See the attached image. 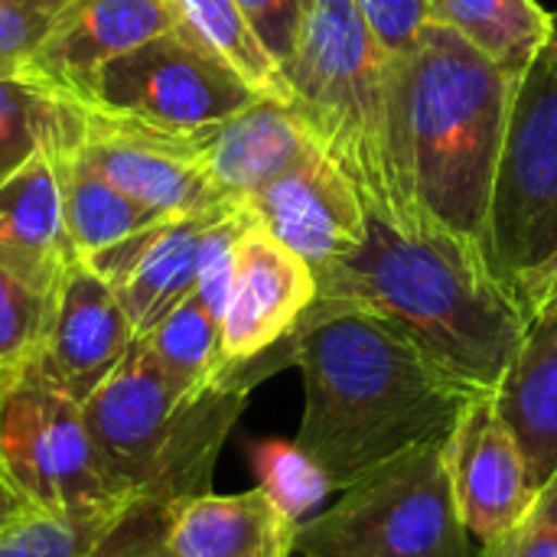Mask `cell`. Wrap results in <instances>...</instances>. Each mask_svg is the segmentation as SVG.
<instances>
[{
  "instance_id": "obj_6",
  "label": "cell",
  "mask_w": 557,
  "mask_h": 557,
  "mask_svg": "<svg viewBox=\"0 0 557 557\" xmlns=\"http://www.w3.org/2000/svg\"><path fill=\"white\" fill-rule=\"evenodd\" d=\"M0 463L39 512L95 516L144 506L101 460L82 405L36 362H26L0 398Z\"/></svg>"
},
{
  "instance_id": "obj_3",
  "label": "cell",
  "mask_w": 557,
  "mask_h": 557,
  "mask_svg": "<svg viewBox=\"0 0 557 557\" xmlns=\"http://www.w3.org/2000/svg\"><path fill=\"white\" fill-rule=\"evenodd\" d=\"M516 85L519 75L437 23L392 62L395 166L408 206L480 248Z\"/></svg>"
},
{
  "instance_id": "obj_15",
  "label": "cell",
  "mask_w": 557,
  "mask_h": 557,
  "mask_svg": "<svg viewBox=\"0 0 557 557\" xmlns=\"http://www.w3.org/2000/svg\"><path fill=\"white\" fill-rule=\"evenodd\" d=\"M176 26L173 0H69L20 72L65 95L104 62Z\"/></svg>"
},
{
  "instance_id": "obj_13",
  "label": "cell",
  "mask_w": 557,
  "mask_h": 557,
  "mask_svg": "<svg viewBox=\"0 0 557 557\" xmlns=\"http://www.w3.org/2000/svg\"><path fill=\"white\" fill-rule=\"evenodd\" d=\"M317 300V274L261 225L245 228L222 317V362L238 366L284 343Z\"/></svg>"
},
{
  "instance_id": "obj_30",
  "label": "cell",
  "mask_w": 557,
  "mask_h": 557,
  "mask_svg": "<svg viewBox=\"0 0 557 557\" xmlns=\"http://www.w3.org/2000/svg\"><path fill=\"white\" fill-rule=\"evenodd\" d=\"M352 3L366 16L369 29L375 33V39L382 42L392 62L405 59L418 46L428 26V0H352Z\"/></svg>"
},
{
  "instance_id": "obj_21",
  "label": "cell",
  "mask_w": 557,
  "mask_h": 557,
  "mask_svg": "<svg viewBox=\"0 0 557 557\" xmlns=\"http://www.w3.org/2000/svg\"><path fill=\"white\" fill-rule=\"evenodd\" d=\"M55 173H59V193H62V219L72 248L78 258H88L95 251H104L157 222L153 209L140 206L117 186H111L104 176H98L91 166H85L69 147L52 150Z\"/></svg>"
},
{
  "instance_id": "obj_27",
  "label": "cell",
  "mask_w": 557,
  "mask_h": 557,
  "mask_svg": "<svg viewBox=\"0 0 557 557\" xmlns=\"http://www.w3.org/2000/svg\"><path fill=\"white\" fill-rule=\"evenodd\" d=\"M49 294L0 268V369H23L42 349Z\"/></svg>"
},
{
  "instance_id": "obj_17",
  "label": "cell",
  "mask_w": 557,
  "mask_h": 557,
  "mask_svg": "<svg viewBox=\"0 0 557 557\" xmlns=\"http://www.w3.org/2000/svg\"><path fill=\"white\" fill-rule=\"evenodd\" d=\"M310 144L313 140L290 104L274 98H258L222 124L196 134V147L212 186L222 199L238 206L294 166Z\"/></svg>"
},
{
  "instance_id": "obj_11",
  "label": "cell",
  "mask_w": 557,
  "mask_h": 557,
  "mask_svg": "<svg viewBox=\"0 0 557 557\" xmlns=\"http://www.w3.org/2000/svg\"><path fill=\"white\" fill-rule=\"evenodd\" d=\"M441 450L454 506L480 545L506 532L539 493L525 454L496 408V392L476 398L460 414Z\"/></svg>"
},
{
  "instance_id": "obj_29",
  "label": "cell",
  "mask_w": 557,
  "mask_h": 557,
  "mask_svg": "<svg viewBox=\"0 0 557 557\" xmlns=\"http://www.w3.org/2000/svg\"><path fill=\"white\" fill-rule=\"evenodd\" d=\"M69 0H0V72H20Z\"/></svg>"
},
{
  "instance_id": "obj_24",
  "label": "cell",
  "mask_w": 557,
  "mask_h": 557,
  "mask_svg": "<svg viewBox=\"0 0 557 557\" xmlns=\"http://www.w3.org/2000/svg\"><path fill=\"white\" fill-rule=\"evenodd\" d=\"M144 525L163 529L166 519L147 506H124L95 516H52L33 509L0 535V557H101L117 539Z\"/></svg>"
},
{
  "instance_id": "obj_36",
  "label": "cell",
  "mask_w": 557,
  "mask_h": 557,
  "mask_svg": "<svg viewBox=\"0 0 557 557\" xmlns=\"http://www.w3.org/2000/svg\"><path fill=\"white\" fill-rule=\"evenodd\" d=\"M555 39H557V13H555Z\"/></svg>"
},
{
  "instance_id": "obj_18",
  "label": "cell",
  "mask_w": 557,
  "mask_h": 557,
  "mask_svg": "<svg viewBox=\"0 0 557 557\" xmlns=\"http://www.w3.org/2000/svg\"><path fill=\"white\" fill-rule=\"evenodd\" d=\"M297 529L264 493L235 496L202 493L180 503L163 525V545L173 557H294Z\"/></svg>"
},
{
  "instance_id": "obj_10",
  "label": "cell",
  "mask_w": 557,
  "mask_h": 557,
  "mask_svg": "<svg viewBox=\"0 0 557 557\" xmlns=\"http://www.w3.org/2000/svg\"><path fill=\"white\" fill-rule=\"evenodd\" d=\"M242 206L255 225L304 258L313 274L352 255L369 228V209L359 189L317 144Z\"/></svg>"
},
{
  "instance_id": "obj_26",
  "label": "cell",
  "mask_w": 557,
  "mask_h": 557,
  "mask_svg": "<svg viewBox=\"0 0 557 557\" xmlns=\"http://www.w3.org/2000/svg\"><path fill=\"white\" fill-rule=\"evenodd\" d=\"M248 457L258 476V490H264L294 522H307L323 512V506L336 493L330 473L297 441H251Z\"/></svg>"
},
{
  "instance_id": "obj_14",
  "label": "cell",
  "mask_w": 557,
  "mask_h": 557,
  "mask_svg": "<svg viewBox=\"0 0 557 557\" xmlns=\"http://www.w3.org/2000/svg\"><path fill=\"white\" fill-rule=\"evenodd\" d=\"M232 209L238 206L163 219L85 258V264L117 294L137 336H147L173 307H180L196 290L206 232Z\"/></svg>"
},
{
  "instance_id": "obj_16",
  "label": "cell",
  "mask_w": 557,
  "mask_h": 557,
  "mask_svg": "<svg viewBox=\"0 0 557 557\" xmlns=\"http://www.w3.org/2000/svg\"><path fill=\"white\" fill-rule=\"evenodd\" d=\"M75 258L78 251L62 219L55 160L52 150H39L0 183V268L52 294Z\"/></svg>"
},
{
  "instance_id": "obj_1",
  "label": "cell",
  "mask_w": 557,
  "mask_h": 557,
  "mask_svg": "<svg viewBox=\"0 0 557 557\" xmlns=\"http://www.w3.org/2000/svg\"><path fill=\"white\" fill-rule=\"evenodd\" d=\"M287 349L304 375L297 444L330 473L336 493L418 447L444 444L460 414L490 395L359 307L313 300Z\"/></svg>"
},
{
  "instance_id": "obj_8",
  "label": "cell",
  "mask_w": 557,
  "mask_h": 557,
  "mask_svg": "<svg viewBox=\"0 0 557 557\" xmlns=\"http://www.w3.org/2000/svg\"><path fill=\"white\" fill-rule=\"evenodd\" d=\"M62 98L104 117L196 137L261 95L176 26L104 62Z\"/></svg>"
},
{
  "instance_id": "obj_2",
  "label": "cell",
  "mask_w": 557,
  "mask_h": 557,
  "mask_svg": "<svg viewBox=\"0 0 557 557\" xmlns=\"http://www.w3.org/2000/svg\"><path fill=\"white\" fill-rule=\"evenodd\" d=\"M317 304L369 310L405 330L450 372L496 392L529 317L480 245L424 222L369 215L362 245L317 274Z\"/></svg>"
},
{
  "instance_id": "obj_22",
  "label": "cell",
  "mask_w": 557,
  "mask_h": 557,
  "mask_svg": "<svg viewBox=\"0 0 557 557\" xmlns=\"http://www.w3.org/2000/svg\"><path fill=\"white\" fill-rule=\"evenodd\" d=\"M78 108L26 72H0V183L39 150L78 140Z\"/></svg>"
},
{
  "instance_id": "obj_33",
  "label": "cell",
  "mask_w": 557,
  "mask_h": 557,
  "mask_svg": "<svg viewBox=\"0 0 557 557\" xmlns=\"http://www.w3.org/2000/svg\"><path fill=\"white\" fill-rule=\"evenodd\" d=\"M101 557H173L163 545V532H153L150 525L127 532L124 539H117Z\"/></svg>"
},
{
  "instance_id": "obj_35",
  "label": "cell",
  "mask_w": 557,
  "mask_h": 557,
  "mask_svg": "<svg viewBox=\"0 0 557 557\" xmlns=\"http://www.w3.org/2000/svg\"><path fill=\"white\" fill-rule=\"evenodd\" d=\"M16 372H20V369H0V398H3V392L10 388V382L16 379Z\"/></svg>"
},
{
  "instance_id": "obj_9",
  "label": "cell",
  "mask_w": 557,
  "mask_h": 557,
  "mask_svg": "<svg viewBox=\"0 0 557 557\" xmlns=\"http://www.w3.org/2000/svg\"><path fill=\"white\" fill-rule=\"evenodd\" d=\"M78 140L69 150L111 186L153 209L157 215L180 219L222 206H238L222 199L212 186L196 137L104 117L85 108H78Z\"/></svg>"
},
{
  "instance_id": "obj_19",
  "label": "cell",
  "mask_w": 557,
  "mask_h": 557,
  "mask_svg": "<svg viewBox=\"0 0 557 557\" xmlns=\"http://www.w3.org/2000/svg\"><path fill=\"white\" fill-rule=\"evenodd\" d=\"M496 408L516 434L535 486L557 473V300L529 330L496 385Z\"/></svg>"
},
{
  "instance_id": "obj_7",
  "label": "cell",
  "mask_w": 557,
  "mask_h": 557,
  "mask_svg": "<svg viewBox=\"0 0 557 557\" xmlns=\"http://www.w3.org/2000/svg\"><path fill=\"white\" fill-rule=\"evenodd\" d=\"M557 248V39L519 75L496 163L483 251L512 287Z\"/></svg>"
},
{
  "instance_id": "obj_32",
  "label": "cell",
  "mask_w": 557,
  "mask_h": 557,
  "mask_svg": "<svg viewBox=\"0 0 557 557\" xmlns=\"http://www.w3.org/2000/svg\"><path fill=\"white\" fill-rule=\"evenodd\" d=\"M516 300L522 304L525 317L532 320L535 313H542L545 307H552L557 300V248L535 268H529L525 274L516 277L512 284Z\"/></svg>"
},
{
  "instance_id": "obj_34",
  "label": "cell",
  "mask_w": 557,
  "mask_h": 557,
  "mask_svg": "<svg viewBox=\"0 0 557 557\" xmlns=\"http://www.w3.org/2000/svg\"><path fill=\"white\" fill-rule=\"evenodd\" d=\"M29 512H33L29 499L20 493V486L10 480V473H7L3 463H0V535H3L10 525H16L20 519H26Z\"/></svg>"
},
{
  "instance_id": "obj_23",
  "label": "cell",
  "mask_w": 557,
  "mask_h": 557,
  "mask_svg": "<svg viewBox=\"0 0 557 557\" xmlns=\"http://www.w3.org/2000/svg\"><path fill=\"white\" fill-rule=\"evenodd\" d=\"M180 26L219 55L251 91L290 104V88L281 62L268 52L251 20L235 0H173Z\"/></svg>"
},
{
  "instance_id": "obj_5",
  "label": "cell",
  "mask_w": 557,
  "mask_h": 557,
  "mask_svg": "<svg viewBox=\"0 0 557 557\" xmlns=\"http://www.w3.org/2000/svg\"><path fill=\"white\" fill-rule=\"evenodd\" d=\"M444 444L418 447L300 522L294 557H480L444 463Z\"/></svg>"
},
{
  "instance_id": "obj_25",
  "label": "cell",
  "mask_w": 557,
  "mask_h": 557,
  "mask_svg": "<svg viewBox=\"0 0 557 557\" xmlns=\"http://www.w3.org/2000/svg\"><path fill=\"white\" fill-rule=\"evenodd\" d=\"M144 339L170 375V382L186 395L209 385L225 369L222 320L196 294L173 307Z\"/></svg>"
},
{
  "instance_id": "obj_20",
  "label": "cell",
  "mask_w": 557,
  "mask_h": 557,
  "mask_svg": "<svg viewBox=\"0 0 557 557\" xmlns=\"http://www.w3.org/2000/svg\"><path fill=\"white\" fill-rule=\"evenodd\" d=\"M428 23L447 26L512 75L555 39V13L539 0H428Z\"/></svg>"
},
{
  "instance_id": "obj_28",
  "label": "cell",
  "mask_w": 557,
  "mask_h": 557,
  "mask_svg": "<svg viewBox=\"0 0 557 557\" xmlns=\"http://www.w3.org/2000/svg\"><path fill=\"white\" fill-rule=\"evenodd\" d=\"M480 557H557V473L506 532L483 542Z\"/></svg>"
},
{
  "instance_id": "obj_4",
  "label": "cell",
  "mask_w": 557,
  "mask_h": 557,
  "mask_svg": "<svg viewBox=\"0 0 557 557\" xmlns=\"http://www.w3.org/2000/svg\"><path fill=\"white\" fill-rule=\"evenodd\" d=\"M284 78L290 111L349 176L369 215L421 228L395 166L392 59L352 0H304Z\"/></svg>"
},
{
  "instance_id": "obj_12",
  "label": "cell",
  "mask_w": 557,
  "mask_h": 557,
  "mask_svg": "<svg viewBox=\"0 0 557 557\" xmlns=\"http://www.w3.org/2000/svg\"><path fill=\"white\" fill-rule=\"evenodd\" d=\"M137 333L111 290L85 258H75L49 294V326L36 362L78 405L117 369Z\"/></svg>"
},
{
  "instance_id": "obj_31",
  "label": "cell",
  "mask_w": 557,
  "mask_h": 557,
  "mask_svg": "<svg viewBox=\"0 0 557 557\" xmlns=\"http://www.w3.org/2000/svg\"><path fill=\"white\" fill-rule=\"evenodd\" d=\"M245 16L251 20L255 33L261 36V42L268 46V52L281 62H287L294 42H297V29H300V13H304V0H235Z\"/></svg>"
}]
</instances>
